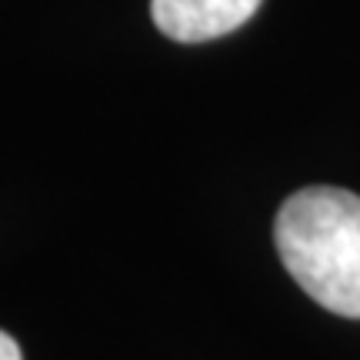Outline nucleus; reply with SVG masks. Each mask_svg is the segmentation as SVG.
Listing matches in <instances>:
<instances>
[{"label":"nucleus","mask_w":360,"mask_h":360,"mask_svg":"<svg viewBox=\"0 0 360 360\" xmlns=\"http://www.w3.org/2000/svg\"><path fill=\"white\" fill-rule=\"evenodd\" d=\"M287 274L323 310L360 321V197L340 187H304L274 220Z\"/></svg>","instance_id":"1"},{"label":"nucleus","mask_w":360,"mask_h":360,"mask_svg":"<svg viewBox=\"0 0 360 360\" xmlns=\"http://www.w3.org/2000/svg\"><path fill=\"white\" fill-rule=\"evenodd\" d=\"M0 360H24V357H20L17 340H13L11 334H4V330H0Z\"/></svg>","instance_id":"3"},{"label":"nucleus","mask_w":360,"mask_h":360,"mask_svg":"<svg viewBox=\"0 0 360 360\" xmlns=\"http://www.w3.org/2000/svg\"><path fill=\"white\" fill-rule=\"evenodd\" d=\"M260 0H154L150 13L160 34L180 44H204L244 27Z\"/></svg>","instance_id":"2"}]
</instances>
